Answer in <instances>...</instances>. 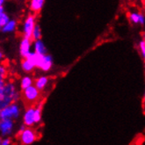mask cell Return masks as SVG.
I'll return each instance as SVG.
<instances>
[{
    "instance_id": "cell-6",
    "label": "cell",
    "mask_w": 145,
    "mask_h": 145,
    "mask_svg": "<svg viewBox=\"0 0 145 145\" xmlns=\"http://www.w3.org/2000/svg\"><path fill=\"white\" fill-rule=\"evenodd\" d=\"M35 107L33 106H30L27 107V110L24 114V124L27 127H33L35 125Z\"/></svg>"
},
{
    "instance_id": "cell-2",
    "label": "cell",
    "mask_w": 145,
    "mask_h": 145,
    "mask_svg": "<svg viewBox=\"0 0 145 145\" xmlns=\"http://www.w3.org/2000/svg\"><path fill=\"white\" fill-rule=\"evenodd\" d=\"M40 90L35 85H31L28 88L22 90V99L25 106H30L39 100L40 99Z\"/></svg>"
},
{
    "instance_id": "cell-11",
    "label": "cell",
    "mask_w": 145,
    "mask_h": 145,
    "mask_svg": "<svg viewBox=\"0 0 145 145\" xmlns=\"http://www.w3.org/2000/svg\"><path fill=\"white\" fill-rule=\"evenodd\" d=\"M35 43H33V49H35V52L39 54V55H45L47 54V50H46V48L43 44V42H42L41 39L40 40H35L33 41Z\"/></svg>"
},
{
    "instance_id": "cell-23",
    "label": "cell",
    "mask_w": 145,
    "mask_h": 145,
    "mask_svg": "<svg viewBox=\"0 0 145 145\" xmlns=\"http://www.w3.org/2000/svg\"><path fill=\"white\" fill-rule=\"evenodd\" d=\"M142 40L145 41V33H142Z\"/></svg>"
},
{
    "instance_id": "cell-7",
    "label": "cell",
    "mask_w": 145,
    "mask_h": 145,
    "mask_svg": "<svg viewBox=\"0 0 145 145\" xmlns=\"http://www.w3.org/2000/svg\"><path fill=\"white\" fill-rule=\"evenodd\" d=\"M32 39L27 37H23L20 45V54L23 58H25L27 55L31 52V46H32Z\"/></svg>"
},
{
    "instance_id": "cell-12",
    "label": "cell",
    "mask_w": 145,
    "mask_h": 145,
    "mask_svg": "<svg viewBox=\"0 0 145 145\" xmlns=\"http://www.w3.org/2000/svg\"><path fill=\"white\" fill-rule=\"evenodd\" d=\"M48 81H49V78L48 76H40V78H37L35 81V85L40 91H43L48 85Z\"/></svg>"
},
{
    "instance_id": "cell-13",
    "label": "cell",
    "mask_w": 145,
    "mask_h": 145,
    "mask_svg": "<svg viewBox=\"0 0 145 145\" xmlns=\"http://www.w3.org/2000/svg\"><path fill=\"white\" fill-rule=\"evenodd\" d=\"M21 67H22V70L25 71V72H31L35 67V63L33 62H31L30 60H28L27 58H24L22 60V63H21Z\"/></svg>"
},
{
    "instance_id": "cell-19",
    "label": "cell",
    "mask_w": 145,
    "mask_h": 145,
    "mask_svg": "<svg viewBox=\"0 0 145 145\" xmlns=\"http://www.w3.org/2000/svg\"><path fill=\"white\" fill-rule=\"evenodd\" d=\"M139 49H140V52L144 59V61H145V41L143 40H142L140 41V43H139Z\"/></svg>"
},
{
    "instance_id": "cell-24",
    "label": "cell",
    "mask_w": 145,
    "mask_h": 145,
    "mask_svg": "<svg viewBox=\"0 0 145 145\" xmlns=\"http://www.w3.org/2000/svg\"><path fill=\"white\" fill-rule=\"evenodd\" d=\"M4 2H5V0H0V5H3Z\"/></svg>"
},
{
    "instance_id": "cell-21",
    "label": "cell",
    "mask_w": 145,
    "mask_h": 145,
    "mask_svg": "<svg viewBox=\"0 0 145 145\" xmlns=\"http://www.w3.org/2000/svg\"><path fill=\"white\" fill-rule=\"evenodd\" d=\"M11 139L10 138H5V139H1V142H0V144L1 145H9L11 144Z\"/></svg>"
},
{
    "instance_id": "cell-10",
    "label": "cell",
    "mask_w": 145,
    "mask_h": 145,
    "mask_svg": "<svg viewBox=\"0 0 145 145\" xmlns=\"http://www.w3.org/2000/svg\"><path fill=\"white\" fill-rule=\"evenodd\" d=\"M129 21L133 24H140L144 25L145 23V17L143 14L139 12H131L129 14Z\"/></svg>"
},
{
    "instance_id": "cell-18",
    "label": "cell",
    "mask_w": 145,
    "mask_h": 145,
    "mask_svg": "<svg viewBox=\"0 0 145 145\" xmlns=\"http://www.w3.org/2000/svg\"><path fill=\"white\" fill-rule=\"evenodd\" d=\"M33 85V79L29 76H25L21 79V82H20V87L22 90H25L28 88L29 86Z\"/></svg>"
},
{
    "instance_id": "cell-22",
    "label": "cell",
    "mask_w": 145,
    "mask_h": 145,
    "mask_svg": "<svg viewBox=\"0 0 145 145\" xmlns=\"http://www.w3.org/2000/svg\"><path fill=\"white\" fill-rule=\"evenodd\" d=\"M142 106H143V111H144V114H145V92H144L143 99H142Z\"/></svg>"
},
{
    "instance_id": "cell-8",
    "label": "cell",
    "mask_w": 145,
    "mask_h": 145,
    "mask_svg": "<svg viewBox=\"0 0 145 145\" xmlns=\"http://www.w3.org/2000/svg\"><path fill=\"white\" fill-rule=\"evenodd\" d=\"M13 127V121L12 119H3L0 121V131L3 136L10 135Z\"/></svg>"
},
{
    "instance_id": "cell-20",
    "label": "cell",
    "mask_w": 145,
    "mask_h": 145,
    "mask_svg": "<svg viewBox=\"0 0 145 145\" xmlns=\"http://www.w3.org/2000/svg\"><path fill=\"white\" fill-rule=\"evenodd\" d=\"M5 75H6V69L2 65L1 68H0V76H1L2 79L5 78Z\"/></svg>"
},
{
    "instance_id": "cell-15",
    "label": "cell",
    "mask_w": 145,
    "mask_h": 145,
    "mask_svg": "<svg viewBox=\"0 0 145 145\" xmlns=\"http://www.w3.org/2000/svg\"><path fill=\"white\" fill-rule=\"evenodd\" d=\"M17 23L15 20H10L7 24H5L4 27H1V30L3 33H12L16 29Z\"/></svg>"
},
{
    "instance_id": "cell-17",
    "label": "cell",
    "mask_w": 145,
    "mask_h": 145,
    "mask_svg": "<svg viewBox=\"0 0 145 145\" xmlns=\"http://www.w3.org/2000/svg\"><path fill=\"white\" fill-rule=\"evenodd\" d=\"M31 39H32L33 41H35V40H38L41 39V30H40V27L39 25H35V29H33Z\"/></svg>"
},
{
    "instance_id": "cell-9",
    "label": "cell",
    "mask_w": 145,
    "mask_h": 145,
    "mask_svg": "<svg viewBox=\"0 0 145 145\" xmlns=\"http://www.w3.org/2000/svg\"><path fill=\"white\" fill-rule=\"evenodd\" d=\"M45 0H30L29 1V8L30 10L35 14H38L43 7Z\"/></svg>"
},
{
    "instance_id": "cell-3",
    "label": "cell",
    "mask_w": 145,
    "mask_h": 145,
    "mask_svg": "<svg viewBox=\"0 0 145 145\" xmlns=\"http://www.w3.org/2000/svg\"><path fill=\"white\" fill-rule=\"evenodd\" d=\"M17 137L21 144L30 145L38 139V135L35 129H31V127H27L22 132H18Z\"/></svg>"
},
{
    "instance_id": "cell-4",
    "label": "cell",
    "mask_w": 145,
    "mask_h": 145,
    "mask_svg": "<svg viewBox=\"0 0 145 145\" xmlns=\"http://www.w3.org/2000/svg\"><path fill=\"white\" fill-rule=\"evenodd\" d=\"M20 115V108L15 103H12L0 110V119H17Z\"/></svg>"
},
{
    "instance_id": "cell-16",
    "label": "cell",
    "mask_w": 145,
    "mask_h": 145,
    "mask_svg": "<svg viewBox=\"0 0 145 145\" xmlns=\"http://www.w3.org/2000/svg\"><path fill=\"white\" fill-rule=\"evenodd\" d=\"M9 21V17L7 16V14H5V12H4V6L0 5V27H4Z\"/></svg>"
},
{
    "instance_id": "cell-1",
    "label": "cell",
    "mask_w": 145,
    "mask_h": 145,
    "mask_svg": "<svg viewBox=\"0 0 145 145\" xmlns=\"http://www.w3.org/2000/svg\"><path fill=\"white\" fill-rule=\"evenodd\" d=\"M20 98V94L16 91L14 85L11 83L5 84L4 79L0 81V108L14 103Z\"/></svg>"
},
{
    "instance_id": "cell-14",
    "label": "cell",
    "mask_w": 145,
    "mask_h": 145,
    "mask_svg": "<svg viewBox=\"0 0 145 145\" xmlns=\"http://www.w3.org/2000/svg\"><path fill=\"white\" fill-rule=\"evenodd\" d=\"M43 104L44 102L41 101L35 107V124H38L41 121V115H42V108H43Z\"/></svg>"
},
{
    "instance_id": "cell-5",
    "label": "cell",
    "mask_w": 145,
    "mask_h": 145,
    "mask_svg": "<svg viewBox=\"0 0 145 145\" xmlns=\"http://www.w3.org/2000/svg\"><path fill=\"white\" fill-rule=\"evenodd\" d=\"M36 17L35 14H29L27 19L25 20L24 25H23V35L24 37L30 38L32 37L33 29L36 25Z\"/></svg>"
}]
</instances>
